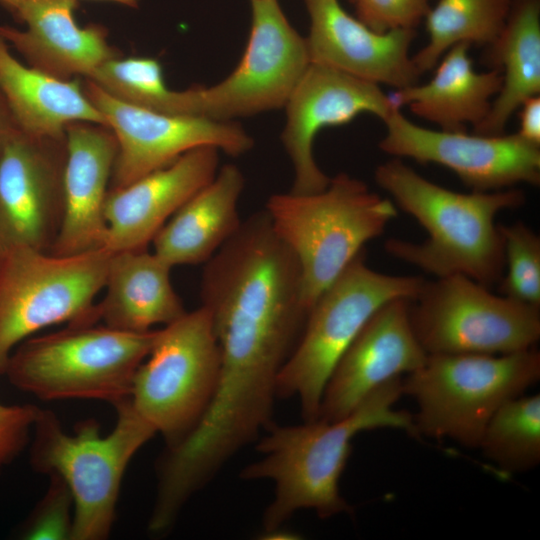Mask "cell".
<instances>
[{
    "label": "cell",
    "instance_id": "obj_31",
    "mask_svg": "<svg viewBox=\"0 0 540 540\" xmlns=\"http://www.w3.org/2000/svg\"><path fill=\"white\" fill-rule=\"evenodd\" d=\"M49 487L23 523L19 535L29 540L71 539L73 499L65 482L50 474Z\"/></svg>",
    "mask_w": 540,
    "mask_h": 540
},
{
    "label": "cell",
    "instance_id": "obj_15",
    "mask_svg": "<svg viewBox=\"0 0 540 540\" xmlns=\"http://www.w3.org/2000/svg\"><path fill=\"white\" fill-rule=\"evenodd\" d=\"M386 134L379 148L395 158L435 163L452 170L475 192L539 185L540 149L515 134L482 135L431 130L393 108L383 121Z\"/></svg>",
    "mask_w": 540,
    "mask_h": 540
},
{
    "label": "cell",
    "instance_id": "obj_14",
    "mask_svg": "<svg viewBox=\"0 0 540 540\" xmlns=\"http://www.w3.org/2000/svg\"><path fill=\"white\" fill-rule=\"evenodd\" d=\"M66 134L35 136L19 128L0 148V255L49 252L63 209Z\"/></svg>",
    "mask_w": 540,
    "mask_h": 540
},
{
    "label": "cell",
    "instance_id": "obj_1",
    "mask_svg": "<svg viewBox=\"0 0 540 540\" xmlns=\"http://www.w3.org/2000/svg\"><path fill=\"white\" fill-rule=\"evenodd\" d=\"M200 294L221 359L202 423L225 440L253 439L271 423L278 375L309 312L297 259L265 210L242 221L205 263Z\"/></svg>",
    "mask_w": 540,
    "mask_h": 540
},
{
    "label": "cell",
    "instance_id": "obj_21",
    "mask_svg": "<svg viewBox=\"0 0 540 540\" xmlns=\"http://www.w3.org/2000/svg\"><path fill=\"white\" fill-rule=\"evenodd\" d=\"M77 0H19L9 11L25 30L1 25L0 37L30 67L62 80L89 78L103 63L120 57L100 24L77 25Z\"/></svg>",
    "mask_w": 540,
    "mask_h": 540
},
{
    "label": "cell",
    "instance_id": "obj_4",
    "mask_svg": "<svg viewBox=\"0 0 540 540\" xmlns=\"http://www.w3.org/2000/svg\"><path fill=\"white\" fill-rule=\"evenodd\" d=\"M265 211L274 232L297 259L308 311L398 214L391 200L346 173L331 178L316 193L274 194Z\"/></svg>",
    "mask_w": 540,
    "mask_h": 540
},
{
    "label": "cell",
    "instance_id": "obj_26",
    "mask_svg": "<svg viewBox=\"0 0 540 540\" xmlns=\"http://www.w3.org/2000/svg\"><path fill=\"white\" fill-rule=\"evenodd\" d=\"M490 48V60L501 70L502 85L474 133L500 135L521 104L540 92V0H516Z\"/></svg>",
    "mask_w": 540,
    "mask_h": 540
},
{
    "label": "cell",
    "instance_id": "obj_29",
    "mask_svg": "<svg viewBox=\"0 0 540 540\" xmlns=\"http://www.w3.org/2000/svg\"><path fill=\"white\" fill-rule=\"evenodd\" d=\"M112 96L156 112L189 116L188 90L167 87L160 62L151 57H117L89 78Z\"/></svg>",
    "mask_w": 540,
    "mask_h": 540
},
{
    "label": "cell",
    "instance_id": "obj_20",
    "mask_svg": "<svg viewBox=\"0 0 540 540\" xmlns=\"http://www.w3.org/2000/svg\"><path fill=\"white\" fill-rule=\"evenodd\" d=\"M65 134L62 217L49 250L56 255L105 247L104 208L118 150L116 137L106 125L72 122Z\"/></svg>",
    "mask_w": 540,
    "mask_h": 540
},
{
    "label": "cell",
    "instance_id": "obj_28",
    "mask_svg": "<svg viewBox=\"0 0 540 540\" xmlns=\"http://www.w3.org/2000/svg\"><path fill=\"white\" fill-rule=\"evenodd\" d=\"M478 448L504 473H522L540 463V395L505 402L489 420Z\"/></svg>",
    "mask_w": 540,
    "mask_h": 540
},
{
    "label": "cell",
    "instance_id": "obj_17",
    "mask_svg": "<svg viewBox=\"0 0 540 540\" xmlns=\"http://www.w3.org/2000/svg\"><path fill=\"white\" fill-rule=\"evenodd\" d=\"M409 302L393 299L364 324L328 379L317 419L347 416L378 387L425 363L428 354L412 329Z\"/></svg>",
    "mask_w": 540,
    "mask_h": 540
},
{
    "label": "cell",
    "instance_id": "obj_2",
    "mask_svg": "<svg viewBox=\"0 0 540 540\" xmlns=\"http://www.w3.org/2000/svg\"><path fill=\"white\" fill-rule=\"evenodd\" d=\"M401 395L402 377H398L378 387L339 420L272 423L266 429L268 434L256 446L262 457L240 473L243 480L274 483V497L262 518L265 533L281 528L301 509H312L322 519L352 511L339 491L352 439L377 428L401 429L417 436L413 415L394 409Z\"/></svg>",
    "mask_w": 540,
    "mask_h": 540
},
{
    "label": "cell",
    "instance_id": "obj_18",
    "mask_svg": "<svg viewBox=\"0 0 540 540\" xmlns=\"http://www.w3.org/2000/svg\"><path fill=\"white\" fill-rule=\"evenodd\" d=\"M305 4L310 63L395 89L417 83L420 74L409 56L415 30L376 32L350 16L338 0H305Z\"/></svg>",
    "mask_w": 540,
    "mask_h": 540
},
{
    "label": "cell",
    "instance_id": "obj_12",
    "mask_svg": "<svg viewBox=\"0 0 540 540\" xmlns=\"http://www.w3.org/2000/svg\"><path fill=\"white\" fill-rule=\"evenodd\" d=\"M248 42L222 81L190 90L191 115L232 121L283 108L310 64L306 38L290 24L277 0H251Z\"/></svg>",
    "mask_w": 540,
    "mask_h": 540
},
{
    "label": "cell",
    "instance_id": "obj_16",
    "mask_svg": "<svg viewBox=\"0 0 540 540\" xmlns=\"http://www.w3.org/2000/svg\"><path fill=\"white\" fill-rule=\"evenodd\" d=\"M395 107L378 84L310 63L284 106L281 140L294 171L290 192L311 194L328 186L331 178L313 154L315 137L322 129L347 124L362 113L384 121Z\"/></svg>",
    "mask_w": 540,
    "mask_h": 540
},
{
    "label": "cell",
    "instance_id": "obj_30",
    "mask_svg": "<svg viewBox=\"0 0 540 540\" xmlns=\"http://www.w3.org/2000/svg\"><path fill=\"white\" fill-rule=\"evenodd\" d=\"M504 243L506 273L501 295L540 308V237L526 224L499 225Z\"/></svg>",
    "mask_w": 540,
    "mask_h": 540
},
{
    "label": "cell",
    "instance_id": "obj_23",
    "mask_svg": "<svg viewBox=\"0 0 540 540\" xmlns=\"http://www.w3.org/2000/svg\"><path fill=\"white\" fill-rule=\"evenodd\" d=\"M244 177L233 164L187 200L154 237L153 252L169 266L206 263L239 229Z\"/></svg>",
    "mask_w": 540,
    "mask_h": 540
},
{
    "label": "cell",
    "instance_id": "obj_32",
    "mask_svg": "<svg viewBox=\"0 0 540 540\" xmlns=\"http://www.w3.org/2000/svg\"><path fill=\"white\" fill-rule=\"evenodd\" d=\"M432 0H355L357 19L372 30H415L431 8Z\"/></svg>",
    "mask_w": 540,
    "mask_h": 540
},
{
    "label": "cell",
    "instance_id": "obj_9",
    "mask_svg": "<svg viewBox=\"0 0 540 540\" xmlns=\"http://www.w3.org/2000/svg\"><path fill=\"white\" fill-rule=\"evenodd\" d=\"M112 252L73 255L20 248L0 255V374L13 350L48 326L95 324Z\"/></svg>",
    "mask_w": 540,
    "mask_h": 540
},
{
    "label": "cell",
    "instance_id": "obj_35",
    "mask_svg": "<svg viewBox=\"0 0 540 540\" xmlns=\"http://www.w3.org/2000/svg\"><path fill=\"white\" fill-rule=\"evenodd\" d=\"M16 129H18V126L0 89V148L8 136Z\"/></svg>",
    "mask_w": 540,
    "mask_h": 540
},
{
    "label": "cell",
    "instance_id": "obj_36",
    "mask_svg": "<svg viewBox=\"0 0 540 540\" xmlns=\"http://www.w3.org/2000/svg\"><path fill=\"white\" fill-rule=\"evenodd\" d=\"M104 1H111L115 2L130 8H136L139 5L140 0H104Z\"/></svg>",
    "mask_w": 540,
    "mask_h": 540
},
{
    "label": "cell",
    "instance_id": "obj_38",
    "mask_svg": "<svg viewBox=\"0 0 540 540\" xmlns=\"http://www.w3.org/2000/svg\"><path fill=\"white\" fill-rule=\"evenodd\" d=\"M348 1H350L353 4L355 0H348Z\"/></svg>",
    "mask_w": 540,
    "mask_h": 540
},
{
    "label": "cell",
    "instance_id": "obj_34",
    "mask_svg": "<svg viewBox=\"0 0 540 540\" xmlns=\"http://www.w3.org/2000/svg\"><path fill=\"white\" fill-rule=\"evenodd\" d=\"M520 110V127L517 134L527 142L540 145V98L538 95L526 99Z\"/></svg>",
    "mask_w": 540,
    "mask_h": 540
},
{
    "label": "cell",
    "instance_id": "obj_37",
    "mask_svg": "<svg viewBox=\"0 0 540 540\" xmlns=\"http://www.w3.org/2000/svg\"><path fill=\"white\" fill-rule=\"evenodd\" d=\"M19 0H0V5L10 11Z\"/></svg>",
    "mask_w": 540,
    "mask_h": 540
},
{
    "label": "cell",
    "instance_id": "obj_22",
    "mask_svg": "<svg viewBox=\"0 0 540 540\" xmlns=\"http://www.w3.org/2000/svg\"><path fill=\"white\" fill-rule=\"evenodd\" d=\"M171 269L148 248L112 252L104 295L94 306L95 321L146 332L182 317L187 311L171 283Z\"/></svg>",
    "mask_w": 540,
    "mask_h": 540
},
{
    "label": "cell",
    "instance_id": "obj_24",
    "mask_svg": "<svg viewBox=\"0 0 540 540\" xmlns=\"http://www.w3.org/2000/svg\"><path fill=\"white\" fill-rule=\"evenodd\" d=\"M470 45L460 43L447 50L437 63L433 77L389 94L398 108L408 106L418 117L444 131L466 132L487 116L502 85L501 70L493 67L477 72L469 57Z\"/></svg>",
    "mask_w": 540,
    "mask_h": 540
},
{
    "label": "cell",
    "instance_id": "obj_25",
    "mask_svg": "<svg viewBox=\"0 0 540 540\" xmlns=\"http://www.w3.org/2000/svg\"><path fill=\"white\" fill-rule=\"evenodd\" d=\"M0 89L20 130L35 136L60 137L72 122L106 125L83 91L80 78L62 80L25 66L0 37Z\"/></svg>",
    "mask_w": 540,
    "mask_h": 540
},
{
    "label": "cell",
    "instance_id": "obj_5",
    "mask_svg": "<svg viewBox=\"0 0 540 540\" xmlns=\"http://www.w3.org/2000/svg\"><path fill=\"white\" fill-rule=\"evenodd\" d=\"M117 419L108 435L93 419L67 434L56 415L40 409L33 427L31 464L38 472L59 476L73 499L71 540H103L112 529L125 470L155 434L130 398L113 405Z\"/></svg>",
    "mask_w": 540,
    "mask_h": 540
},
{
    "label": "cell",
    "instance_id": "obj_19",
    "mask_svg": "<svg viewBox=\"0 0 540 540\" xmlns=\"http://www.w3.org/2000/svg\"><path fill=\"white\" fill-rule=\"evenodd\" d=\"M219 150L192 149L134 182L109 189L105 247L111 252L146 249L170 217L217 174Z\"/></svg>",
    "mask_w": 540,
    "mask_h": 540
},
{
    "label": "cell",
    "instance_id": "obj_33",
    "mask_svg": "<svg viewBox=\"0 0 540 540\" xmlns=\"http://www.w3.org/2000/svg\"><path fill=\"white\" fill-rule=\"evenodd\" d=\"M39 413L34 405L0 403V472L26 446Z\"/></svg>",
    "mask_w": 540,
    "mask_h": 540
},
{
    "label": "cell",
    "instance_id": "obj_13",
    "mask_svg": "<svg viewBox=\"0 0 540 540\" xmlns=\"http://www.w3.org/2000/svg\"><path fill=\"white\" fill-rule=\"evenodd\" d=\"M82 87L117 140L109 189L124 187L198 147L212 146L237 157L254 145V139L233 121L142 108L112 96L87 78Z\"/></svg>",
    "mask_w": 540,
    "mask_h": 540
},
{
    "label": "cell",
    "instance_id": "obj_6",
    "mask_svg": "<svg viewBox=\"0 0 540 540\" xmlns=\"http://www.w3.org/2000/svg\"><path fill=\"white\" fill-rule=\"evenodd\" d=\"M159 329L128 332L104 324H68L29 337L11 353L4 375L42 400L129 398L135 373Z\"/></svg>",
    "mask_w": 540,
    "mask_h": 540
},
{
    "label": "cell",
    "instance_id": "obj_3",
    "mask_svg": "<svg viewBox=\"0 0 540 540\" xmlns=\"http://www.w3.org/2000/svg\"><path fill=\"white\" fill-rule=\"evenodd\" d=\"M374 177L393 203L428 233L422 243L387 240L388 254L437 278L460 274L488 288L498 284L505 256L495 218L525 203L521 190L458 193L422 177L400 158L379 165Z\"/></svg>",
    "mask_w": 540,
    "mask_h": 540
},
{
    "label": "cell",
    "instance_id": "obj_10",
    "mask_svg": "<svg viewBox=\"0 0 540 540\" xmlns=\"http://www.w3.org/2000/svg\"><path fill=\"white\" fill-rule=\"evenodd\" d=\"M220 365L218 342L204 307L159 329L135 373L129 398L137 413L163 436L167 448L180 443L205 414Z\"/></svg>",
    "mask_w": 540,
    "mask_h": 540
},
{
    "label": "cell",
    "instance_id": "obj_11",
    "mask_svg": "<svg viewBox=\"0 0 540 540\" xmlns=\"http://www.w3.org/2000/svg\"><path fill=\"white\" fill-rule=\"evenodd\" d=\"M414 334L428 355H502L528 350L540 338V308L464 275L426 281L409 302Z\"/></svg>",
    "mask_w": 540,
    "mask_h": 540
},
{
    "label": "cell",
    "instance_id": "obj_27",
    "mask_svg": "<svg viewBox=\"0 0 540 540\" xmlns=\"http://www.w3.org/2000/svg\"><path fill=\"white\" fill-rule=\"evenodd\" d=\"M516 0H438L425 16L427 44L412 57L421 75L460 43L492 46Z\"/></svg>",
    "mask_w": 540,
    "mask_h": 540
},
{
    "label": "cell",
    "instance_id": "obj_8",
    "mask_svg": "<svg viewBox=\"0 0 540 540\" xmlns=\"http://www.w3.org/2000/svg\"><path fill=\"white\" fill-rule=\"evenodd\" d=\"M426 281L377 272L360 252L310 308L278 375L277 398L296 397L304 421L316 420L328 379L364 324L393 299H415Z\"/></svg>",
    "mask_w": 540,
    "mask_h": 540
},
{
    "label": "cell",
    "instance_id": "obj_7",
    "mask_svg": "<svg viewBox=\"0 0 540 540\" xmlns=\"http://www.w3.org/2000/svg\"><path fill=\"white\" fill-rule=\"evenodd\" d=\"M540 379V353L428 355L425 363L402 378V392L418 410L416 435L451 439L478 448L494 413Z\"/></svg>",
    "mask_w": 540,
    "mask_h": 540
}]
</instances>
